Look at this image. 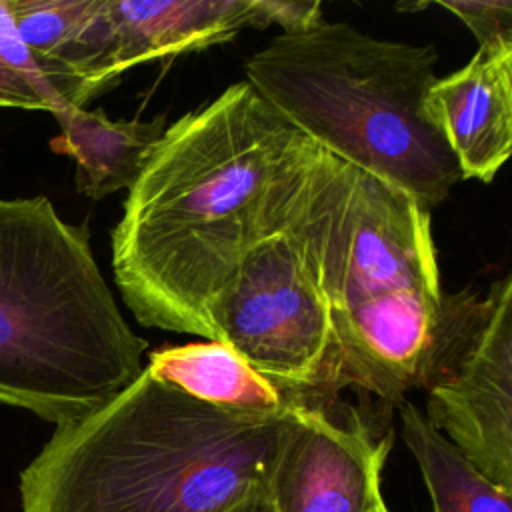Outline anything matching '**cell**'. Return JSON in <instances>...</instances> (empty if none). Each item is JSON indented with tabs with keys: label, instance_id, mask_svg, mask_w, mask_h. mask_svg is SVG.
<instances>
[{
	"label": "cell",
	"instance_id": "cell-17",
	"mask_svg": "<svg viewBox=\"0 0 512 512\" xmlns=\"http://www.w3.org/2000/svg\"><path fill=\"white\" fill-rule=\"evenodd\" d=\"M0 108H22L50 112L48 102L20 74L0 60Z\"/></svg>",
	"mask_w": 512,
	"mask_h": 512
},
{
	"label": "cell",
	"instance_id": "cell-8",
	"mask_svg": "<svg viewBox=\"0 0 512 512\" xmlns=\"http://www.w3.org/2000/svg\"><path fill=\"white\" fill-rule=\"evenodd\" d=\"M390 446V428L338 398L292 404L266 480L274 512H372Z\"/></svg>",
	"mask_w": 512,
	"mask_h": 512
},
{
	"label": "cell",
	"instance_id": "cell-19",
	"mask_svg": "<svg viewBox=\"0 0 512 512\" xmlns=\"http://www.w3.org/2000/svg\"><path fill=\"white\" fill-rule=\"evenodd\" d=\"M372 512H390V510H388V506H386L384 502H380V504H378V506H376Z\"/></svg>",
	"mask_w": 512,
	"mask_h": 512
},
{
	"label": "cell",
	"instance_id": "cell-12",
	"mask_svg": "<svg viewBox=\"0 0 512 512\" xmlns=\"http://www.w3.org/2000/svg\"><path fill=\"white\" fill-rule=\"evenodd\" d=\"M148 374L212 406L244 412H276L290 402L226 342L206 340L156 348Z\"/></svg>",
	"mask_w": 512,
	"mask_h": 512
},
{
	"label": "cell",
	"instance_id": "cell-13",
	"mask_svg": "<svg viewBox=\"0 0 512 512\" xmlns=\"http://www.w3.org/2000/svg\"><path fill=\"white\" fill-rule=\"evenodd\" d=\"M402 440L420 466L434 512H512V492L488 480L408 400L398 404Z\"/></svg>",
	"mask_w": 512,
	"mask_h": 512
},
{
	"label": "cell",
	"instance_id": "cell-1",
	"mask_svg": "<svg viewBox=\"0 0 512 512\" xmlns=\"http://www.w3.org/2000/svg\"><path fill=\"white\" fill-rule=\"evenodd\" d=\"M300 136L246 80L166 128L112 232L114 280L142 326L216 340L210 306L264 234Z\"/></svg>",
	"mask_w": 512,
	"mask_h": 512
},
{
	"label": "cell",
	"instance_id": "cell-16",
	"mask_svg": "<svg viewBox=\"0 0 512 512\" xmlns=\"http://www.w3.org/2000/svg\"><path fill=\"white\" fill-rule=\"evenodd\" d=\"M266 24H276L284 34L316 26L322 20V4L314 0H260Z\"/></svg>",
	"mask_w": 512,
	"mask_h": 512
},
{
	"label": "cell",
	"instance_id": "cell-3",
	"mask_svg": "<svg viewBox=\"0 0 512 512\" xmlns=\"http://www.w3.org/2000/svg\"><path fill=\"white\" fill-rule=\"evenodd\" d=\"M290 412L212 406L144 368L56 426L20 472L22 512H220L268 480Z\"/></svg>",
	"mask_w": 512,
	"mask_h": 512
},
{
	"label": "cell",
	"instance_id": "cell-4",
	"mask_svg": "<svg viewBox=\"0 0 512 512\" xmlns=\"http://www.w3.org/2000/svg\"><path fill=\"white\" fill-rule=\"evenodd\" d=\"M90 248L46 196L0 198V404L62 426L144 370Z\"/></svg>",
	"mask_w": 512,
	"mask_h": 512
},
{
	"label": "cell",
	"instance_id": "cell-7",
	"mask_svg": "<svg viewBox=\"0 0 512 512\" xmlns=\"http://www.w3.org/2000/svg\"><path fill=\"white\" fill-rule=\"evenodd\" d=\"M426 420L488 480L512 492V276L486 296H448L426 370Z\"/></svg>",
	"mask_w": 512,
	"mask_h": 512
},
{
	"label": "cell",
	"instance_id": "cell-5",
	"mask_svg": "<svg viewBox=\"0 0 512 512\" xmlns=\"http://www.w3.org/2000/svg\"><path fill=\"white\" fill-rule=\"evenodd\" d=\"M436 62L430 44L382 40L346 22L320 20L272 36L244 72L304 138L430 212L462 180L428 110Z\"/></svg>",
	"mask_w": 512,
	"mask_h": 512
},
{
	"label": "cell",
	"instance_id": "cell-18",
	"mask_svg": "<svg viewBox=\"0 0 512 512\" xmlns=\"http://www.w3.org/2000/svg\"><path fill=\"white\" fill-rule=\"evenodd\" d=\"M220 512H274L266 482L250 486L240 498H236L230 506H226Z\"/></svg>",
	"mask_w": 512,
	"mask_h": 512
},
{
	"label": "cell",
	"instance_id": "cell-9",
	"mask_svg": "<svg viewBox=\"0 0 512 512\" xmlns=\"http://www.w3.org/2000/svg\"><path fill=\"white\" fill-rule=\"evenodd\" d=\"M428 110L462 180L492 182L512 150V40L482 44L460 70L436 78Z\"/></svg>",
	"mask_w": 512,
	"mask_h": 512
},
{
	"label": "cell",
	"instance_id": "cell-15",
	"mask_svg": "<svg viewBox=\"0 0 512 512\" xmlns=\"http://www.w3.org/2000/svg\"><path fill=\"white\" fill-rule=\"evenodd\" d=\"M0 60L40 92V96L50 106V114H56L58 110L66 108V104L60 100V96L46 82V78H44L40 66L36 64V60L32 58L30 50L22 42L18 30H16L8 0H0Z\"/></svg>",
	"mask_w": 512,
	"mask_h": 512
},
{
	"label": "cell",
	"instance_id": "cell-11",
	"mask_svg": "<svg viewBox=\"0 0 512 512\" xmlns=\"http://www.w3.org/2000/svg\"><path fill=\"white\" fill-rule=\"evenodd\" d=\"M52 116L60 134L50 140V148L74 160L76 190L92 200L130 190L168 128L164 114L152 120H110L102 110L66 106Z\"/></svg>",
	"mask_w": 512,
	"mask_h": 512
},
{
	"label": "cell",
	"instance_id": "cell-2",
	"mask_svg": "<svg viewBox=\"0 0 512 512\" xmlns=\"http://www.w3.org/2000/svg\"><path fill=\"white\" fill-rule=\"evenodd\" d=\"M328 304L340 390L398 406L422 388L448 316L430 212L300 136L276 188Z\"/></svg>",
	"mask_w": 512,
	"mask_h": 512
},
{
	"label": "cell",
	"instance_id": "cell-10",
	"mask_svg": "<svg viewBox=\"0 0 512 512\" xmlns=\"http://www.w3.org/2000/svg\"><path fill=\"white\" fill-rule=\"evenodd\" d=\"M108 14L118 78L138 64L228 42L246 28H268L260 0H108Z\"/></svg>",
	"mask_w": 512,
	"mask_h": 512
},
{
	"label": "cell",
	"instance_id": "cell-6",
	"mask_svg": "<svg viewBox=\"0 0 512 512\" xmlns=\"http://www.w3.org/2000/svg\"><path fill=\"white\" fill-rule=\"evenodd\" d=\"M276 182L266 230L212 302L210 322L216 340L236 350L290 404L338 398L340 366L328 304L300 242L276 214Z\"/></svg>",
	"mask_w": 512,
	"mask_h": 512
},
{
	"label": "cell",
	"instance_id": "cell-14",
	"mask_svg": "<svg viewBox=\"0 0 512 512\" xmlns=\"http://www.w3.org/2000/svg\"><path fill=\"white\" fill-rule=\"evenodd\" d=\"M434 4L458 16L476 36L478 46L512 40L510 0H438Z\"/></svg>",
	"mask_w": 512,
	"mask_h": 512
}]
</instances>
